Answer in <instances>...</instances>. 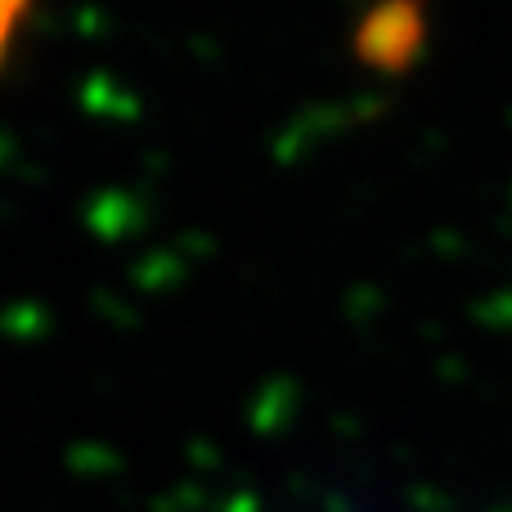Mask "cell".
<instances>
[{"label":"cell","mask_w":512,"mask_h":512,"mask_svg":"<svg viewBox=\"0 0 512 512\" xmlns=\"http://www.w3.org/2000/svg\"><path fill=\"white\" fill-rule=\"evenodd\" d=\"M32 9V0H0V68H5L9 50H14L18 32H23V18Z\"/></svg>","instance_id":"1"}]
</instances>
